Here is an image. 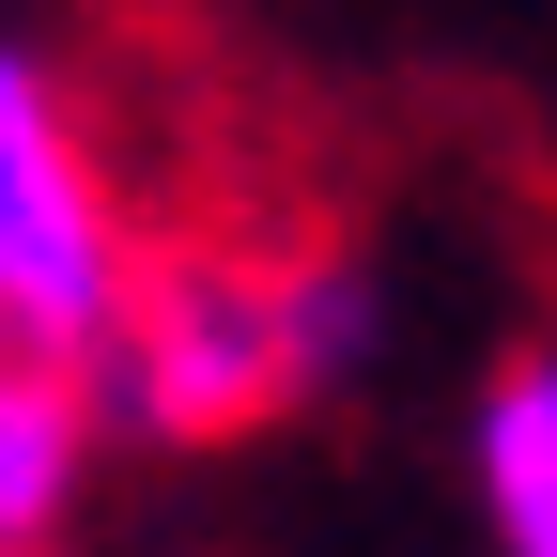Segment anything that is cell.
I'll return each instance as SVG.
<instances>
[{"label":"cell","instance_id":"3","mask_svg":"<svg viewBox=\"0 0 557 557\" xmlns=\"http://www.w3.org/2000/svg\"><path fill=\"white\" fill-rule=\"evenodd\" d=\"M94 449H109L94 387L62 357H16V341H0V557H62V542H78Z\"/></svg>","mask_w":557,"mask_h":557},{"label":"cell","instance_id":"2","mask_svg":"<svg viewBox=\"0 0 557 557\" xmlns=\"http://www.w3.org/2000/svg\"><path fill=\"white\" fill-rule=\"evenodd\" d=\"M124 263H139V218H124V186L94 156V124L0 32V341L78 372L109 341V310H124Z\"/></svg>","mask_w":557,"mask_h":557},{"label":"cell","instance_id":"4","mask_svg":"<svg viewBox=\"0 0 557 557\" xmlns=\"http://www.w3.org/2000/svg\"><path fill=\"white\" fill-rule=\"evenodd\" d=\"M480 542L496 557H557V357H511L496 387H480Z\"/></svg>","mask_w":557,"mask_h":557},{"label":"cell","instance_id":"1","mask_svg":"<svg viewBox=\"0 0 557 557\" xmlns=\"http://www.w3.org/2000/svg\"><path fill=\"white\" fill-rule=\"evenodd\" d=\"M372 341H387V295H372L357 248H218V233L156 248L139 233L124 310L78 357V387H94L109 434L201 449V434H248V418H278V403L357 387Z\"/></svg>","mask_w":557,"mask_h":557}]
</instances>
